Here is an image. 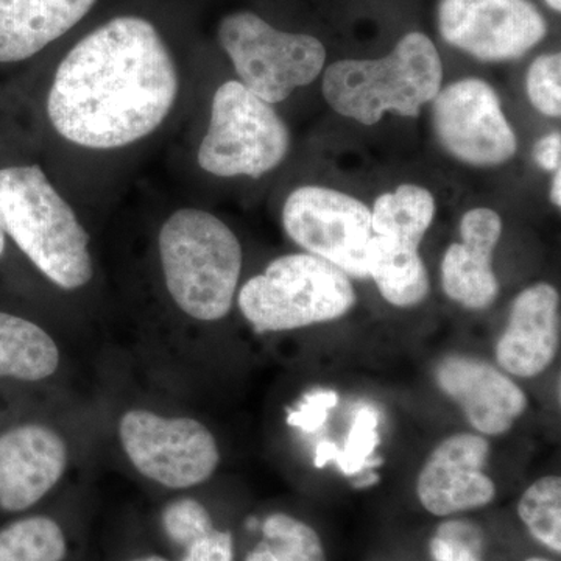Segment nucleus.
<instances>
[{
    "label": "nucleus",
    "mask_w": 561,
    "mask_h": 561,
    "mask_svg": "<svg viewBox=\"0 0 561 561\" xmlns=\"http://www.w3.org/2000/svg\"><path fill=\"white\" fill-rule=\"evenodd\" d=\"M546 3H548V5L551 7L552 10H561V0H546Z\"/></svg>",
    "instance_id": "f704fd0d"
},
{
    "label": "nucleus",
    "mask_w": 561,
    "mask_h": 561,
    "mask_svg": "<svg viewBox=\"0 0 561 561\" xmlns=\"http://www.w3.org/2000/svg\"><path fill=\"white\" fill-rule=\"evenodd\" d=\"M437 47L421 32L408 33L379 60H341L323 77V95L342 116L375 125L383 114L420 116L442 90Z\"/></svg>",
    "instance_id": "7ed1b4c3"
},
{
    "label": "nucleus",
    "mask_w": 561,
    "mask_h": 561,
    "mask_svg": "<svg viewBox=\"0 0 561 561\" xmlns=\"http://www.w3.org/2000/svg\"><path fill=\"white\" fill-rule=\"evenodd\" d=\"M438 31L476 60H518L545 39L548 24L530 0H442Z\"/></svg>",
    "instance_id": "9b49d317"
},
{
    "label": "nucleus",
    "mask_w": 561,
    "mask_h": 561,
    "mask_svg": "<svg viewBox=\"0 0 561 561\" xmlns=\"http://www.w3.org/2000/svg\"><path fill=\"white\" fill-rule=\"evenodd\" d=\"M434 378L479 434H505L526 412V393L490 362L451 354L438 362Z\"/></svg>",
    "instance_id": "ddd939ff"
},
{
    "label": "nucleus",
    "mask_w": 561,
    "mask_h": 561,
    "mask_svg": "<svg viewBox=\"0 0 561 561\" xmlns=\"http://www.w3.org/2000/svg\"><path fill=\"white\" fill-rule=\"evenodd\" d=\"M490 443L481 434H454L430 454L416 481L421 505L431 515L485 507L496 496V485L483 471Z\"/></svg>",
    "instance_id": "f8f14e48"
},
{
    "label": "nucleus",
    "mask_w": 561,
    "mask_h": 561,
    "mask_svg": "<svg viewBox=\"0 0 561 561\" xmlns=\"http://www.w3.org/2000/svg\"><path fill=\"white\" fill-rule=\"evenodd\" d=\"M130 561H169V560L164 559V557H160V556H144V557H138V559H133Z\"/></svg>",
    "instance_id": "473e14b6"
},
{
    "label": "nucleus",
    "mask_w": 561,
    "mask_h": 561,
    "mask_svg": "<svg viewBox=\"0 0 561 561\" xmlns=\"http://www.w3.org/2000/svg\"><path fill=\"white\" fill-rule=\"evenodd\" d=\"M160 256L173 301L192 319L216 321L231 311L242 271V247L213 214L180 209L162 225Z\"/></svg>",
    "instance_id": "20e7f679"
},
{
    "label": "nucleus",
    "mask_w": 561,
    "mask_h": 561,
    "mask_svg": "<svg viewBox=\"0 0 561 561\" xmlns=\"http://www.w3.org/2000/svg\"><path fill=\"white\" fill-rule=\"evenodd\" d=\"M559 346V290L548 283L527 287L513 301L496 345L497 365L508 375L535 378L551 367Z\"/></svg>",
    "instance_id": "2eb2a0df"
},
{
    "label": "nucleus",
    "mask_w": 561,
    "mask_h": 561,
    "mask_svg": "<svg viewBox=\"0 0 561 561\" xmlns=\"http://www.w3.org/2000/svg\"><path fill=\"white\" fill-rule=\"evenodd\" d=\"M0 225L22 253L66 290L90 283V238L38 165L0 171Z\"/></svg>",
    "instance_id": "f03ea898"
},
{
    "label": "nucleus",
    "mask_w": 561,
    "mask_h": 561,
    "mask_svg": "<svg viewBox=\"0 0 561 561\" xmlns=\"http://www.w3.org/2000/svg\"><path fill=\"white\" fill-rule=\"evenodd\" d=\"M435 216L430 191L415 184H401L394 192L378 197L371 209L375 236H391L420 245Z\"/></svg>",
    "instance_id": "aec40b11"
},
{
    "label": "nucleus",
    "mask_w": 561,
    "mask_h": 561,
    "mask_svg": "<svg viewBox=\"0 0 561 561\" xmlns=\"http://www.w3.org/2000/svg\"><path fill=\"white\" fill-rule=\"evenodd\" d=\"M561 172L553 173L552 186H551V201L557 208L561 206Z\"/></svg>",
    "instance_id": "7c9ffc66"
},
{
    "label": "nucleus",
    "mask_w": 561,
    "mask_h": 561,
    "mask_svg": "<svg viewBox=\"0 0 561 561\" xmlns=\"http://www.w3.org/2000/svg\"><path fill=\"white\" fill-rule=\"evenodd\" d=\"M179 84L171 51L154 25L138 16L114 18L84 36L58 66L47 114L69 142L121 149L160 127Z\"/></svg>",
    "instance_id": "f257e3e1"
},
{
    "label": "nucleus",
    "mask_w": 561,
    "mask_h": 561,
    "mask_svg": "<svg viewBox=\"0 0 561 561\" xmlns=\"http://www.w3.org/2000/svg\"><path fill=\"white\" fill-rule=\"evenodd\" d=\"M119 437L136 470L168 489H191L219 467L216 438L197 420L130 411L121 419Z\"/></svg>",
    "instance_id": "6e6552de"
},
{
    "label": "nucleus",
    "mask_w": 561,
    "mask_h": 561,
    "mask_svg": "<svg viewBox=\"0 0 561 561\" xmlns=\"http://www.w3.org/2000/svg\"><path fill=\"white\" fill-rule=\"evenodd\" d=\"M284 230L306 253L331 262L353 278H368L371 209L343 192L305 186L283 209Z\"/></svg>",
    "instance_id": "1a4fd4ad"
},
{
    "label": "nucleus",
    "mask_w": 561,
    "mask_h": 561,
    "mask_svg": "<svg viewBox=\"0 0 561 561\" xmlns=\"http://www.w3.org/2000/svg\"><path fill=\"white\" fill-rule=\"evenodd\" d=\"M502 234L496 210H468L460 221L461 242L453 243L442 261V286L453 301L481 311L493 305L500 283L493 268V254Z\"/></svg>",
    "instance_id": "dca6fc26"
},
{
    "label": "nucleus",
    "mask_w": 561,
    "mask_h": 561,
    "mask_svg": "<svg viewBox=\"0 0 561 561\" xmlns=\"http://www.w3.org/2000/svg\"><path fill=\"white\" fill-rule=\"evenodd\" d=\"M527 94L541 114L560 117L561 114V55H541L527 72Z\"/></svg>",
    "instance_id": "a878e982"
},
{
    "label": "nucleus",
    "mask_w": 561,
    "mask_h": 561,
    "mask_svg": "<svg viewBox=\"0 0 561 561\" xmlns=\"http://www.w3.org/2000/svg\"><path fill=\"white\" fill-rule=\"evenodd\" d=\"M68 542L49 516H28L0 529V561H62Z\"/></svg>",
    "instance_id": "412c9836"
},
{
    "label": "nucleus",
    "mask_w": 561,
    "mask_h": 561,
    "mask_svg": "<svg viewBox=\"0 0 561 561\" xmlns=\"http://www.w3.org/2000/svg\"><path fill=\"white\" fill-rule=\"evenodd\" d=\"M290 147V133L271 103L241 81L216 91L208 131L198 150L203 171L224 179H260L278 168Z\"/></svg>",
    "instance_id": "423d86ee"
},
{
    "label": "nucleus",
    "mask_w": 561,
    "mask_h": 561,
    "mask_svg": "<svg viewBox=\"0 0 561 561\" xmlns=\"http://www.w3.org/2000/svg\"><path fill=\"white\" fill-rule=\"evenodd\" d=\"M482 531L470 522H448L430 542L434 561H482Z\"/></svg>",
    "instance_id": "393cba45"
},
{
    "label": "nucleus",
    "mask_w": 561,
    "mask_h": 561,
    "mask_svg": "<svg viewBox=\"0 0 561 561\" xmlns=\"http://www.w3.org/2000/svg\"><path fill=\"white\" fill-rule=\"evenodd\" d=\"M58 365L60 351L43 328L0 312V378L43 381L57 371Z\"/></svg>",
    "instance_id": "6ab92c4d"
},
{
    "label": "nucleus",
    "mask_w": 561,
    "mask_h": 561,
    "mask_svg": "<svg viewBox=\"0 0 561 561\" xmlns=\"http://www.w3.org/2000/svg\"><path fill=\"white\" fill-rule=\"evenodd\" d=\"M518 515L535 538L552 552H561V478L546 476L524 491Z\"/></svg>",
    "instance_id": "4be33fe9"
},
{
    "label": "nucleus",
    "mask_w": 561,
    "mask_h": 561,
    "mask_svg": "<svg viewBox=\"0 0 561 561\" xmlns=\"http://www.w3.org/2000/svg\"><path fill=\"white\" fill-rule=\"evenodd\" d=\"M219 39L243 87L271 105L312 83L327 61L321 41L305 33L276 31L249 11L225 18Z\"/></svg>",
    "instance_id": "0eeeda50"
},
{
    "label": "nucleus",
    "mask_w": 561,
    "mask_h": 561,
    "mask_svg": "<svg viewBox=\"0 0 561 561\" xmlns=\"http://www.w3.org/2000/svg\"><path fill=\"white\" fill-rule=\"evenodd\" d=\"M526 561H551V560L541 559V557H531V559H527Z\"/></svg>",
    "instance_id": "c9c22d12"
},
{
    "label": "nucleus",
    "mask_w": 561,
    "mask_h": 561,
    "mask_svg": "<svg viewBox=\"0 0 561 561\" xmlns=\"http://www.w3.org/2000/svg\"><path fill=\"white\" fill-rule=\"evenodd\" d=\"M66 465V443L49 427L24 424L0 435V508L33 507L57 485Z\"/></svg>",
    "instance_id": "4468645a"
},
{
    "label": "nucleus",
    "mask_w": 561,
    "mask_h": 561,
    "mask_svg": "<svg viewBox=\"0 0 561 561\" xmlns=\"http://www.w3.org/2000/svg\"><path fill=\"white\" fill-rule=\"evenodd\" d=\"M5 251V231H3L2 225H0V256Z\"/></svg>",
    "instance_id": "72a5a7b5"
},
{
    "label": "nucleus",
    "mask_w": 561,
    "mask_h": 561,
    "mask_svg": "<svg viewBox=\"0 0 561 561\" xmlns=\"http://www.w3.org/2000/svg\"><path fill=\"white\" fill-rule=\"evenodd\" d=\"M420 245L401 238L373 234L368 247V276L390 305L412 308L430 294V276Z\"/></svg>",
    "instance_id": "a211bd4d"
},
{
    "label": "nucleus",
    "mask_w": 561,
    "mask_h": 561,
    "mask_svg": "<svg viewBox=\"0 0 561 561\" xmlns=\"http://www.w3.org/2000/svg\"><path fill=\"white\" fill-rule=\"evenodd\" d=\"M432 106L443 149L476 168L505 164L518 149L496 91L481 79H463L438 92Z\"/></svg>",
    "instance_id": "9d476101"
},
{
    "label": "nucleus",
    "mask_w": 561,
    "mask_h": 561,
    "mask_svg": "<svg viewBox=\"0 0 561 561\" xmlns=\"http://www.w3.org/2000/svg\"><path fill=\"white\" fill-rule=\"evenodd\" d=\"M534 160L541 169L548 172H559L561 165V136L560 131L551 133L535 144Z\"/></svg>",
    "instance_id": "c756f323"
},
{
    "label": "nucleus",
    "mask_w": 561,
    "mask_h": 561,
    "mask_svg": "<svg viewBox=\"0 0 561 561\" xmlns=\"http://www.w3.org/2000/svg\"><path fill=\"white\" fill-rule=\"evenodd\" d=\"M162 527L175 545L186 549L214 527L213 518L202 502L184 497L172 502L162 512Z\"/></svg>",
    "instance_id": "bb28decb"
},
{
    "label": "nucleus",
    "mask_w": 561,
    "mask_h": 561,
    "mask_svg": "<svg viewBox=\"0 0 561 561\" xmlns=\"http://www.w3.org/2000/svg\"><path fill=\"white\" fill-rule=\"evenodd\" d=\"M181 561H234V541L230 531L213 529L184 549Z\"/></svg>",
    "instance_id": "c85d7f7f"
},
{
    "label": "nucleus",
    "mask_w": 561,
    "mask_h": 561,
    "mask_svg": "<svg viewBox=\"0 0 561 561\" xmlns=\"http://www.w3.org/2000/svg\"><path fill=\"white\" fill-rule=\"evenodd\" d=\"M379 481L378 476L375 474V472H368V474H364V478L357 479V481H354V486H371L373 483H376Z\"/></svg>",
    "instance_id": "2f4dec72"
},
{
    "label": "nucleus",
    "mask_w": 561,
    "mask_h": 561,
    "mask_svg": "<svg viewBox=\"0 0 561 561\" xmlns=\"http://www.w3.org/2000/svg\"><path fill=\"white\" fill-rule=\"evenodd\" d=\"M356 300L350 276L309 253L278 257L239 291V308L256 332L300 330L337 320Z\"/></svg>",
    "instance_id": "39448f33"
},
{
    "label": "nucleus",
    "mask_w": 561,
    "mask_h": 561,
    "mask_svg": "<svg viewBox=\"0 0 561 561\" xmlns=\"http://www.w3.org/2000/svg\"><path fill=\"white\" fill-rule=\"evenodd\" d=\"M95 0H0V62L27 60L79 24Z\"/></svg>",
    "instance_id": "f3484780"
},
{
    "label": "nucleus",
    "mask_w": 561,
    "mask_h": 561,
    "mask_svg": "<svg viewBox=\"0 0 561 561\" xmlns=\"http://www.w3.org/2000/svg\"><path fill=\"white\" fill-rule=\"evenodd\" d=\"M262 535L276 561H327L319 534L286 513H273L265 518Z\"/></svg>",
    "instance_id": "b1692460"
},
{
    "label": "nucleus",
    "mask_w": 561,
    "mask_h": 561,
    "mask_svg": "<svg viewBox=\"0 0 561 561\" xmlns=\"http://www.w3.org/2000/svg\"><path fill=\"white\" fill-rule=\"evenodd\" d=\"M339 397L332 390H317L306 394L297 409H291L287 415L289 426L298 427L305 432H316L323 426L328 419V411L335 408Z\"/></svg>",
    "instance_id": "cd10ccee"
},
{
    "label": "nucleus",
    "mask_w": 561,
    "mask_h": 561,
    "mask_svg": "<svg viewBox=\"0 0 561 561\" xmlns=\"http://www.w3.org/2000/svg\"><path fill=\"white\" fill-rule=\"evenodd\" d=\"M379 413L373 408H362L354 415L353 424L343 448L335 443L323 442L317 446L316 467L335 461L346 476L360 474L373 467L371 456L379 445Z\"/></svg>",
    "instance_id": "5701e85b"
}]
</instances>
